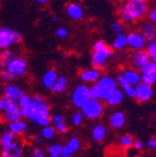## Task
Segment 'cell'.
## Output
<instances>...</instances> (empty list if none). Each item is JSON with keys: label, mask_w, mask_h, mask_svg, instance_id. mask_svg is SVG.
I'll return each mask as SVG.
<instances>
[{"label": "cell", "mask_w": 156, "mask_h": 157, "mask_svg": "<svg viewBox=\"0 0 156 157\" xmlns=\"http://www.w3.org/2000/svg\"><path fill=\"white\" fill-rule=\"evenodd\" d=\"M18 101H13L11 98L9 97H6V96H2L1 99H0V110L1 111H5L7 109L11 107H14V106H18Z\"/></svg>", "instance_id": "cell-30"}, {"label": "cell", "mask_w": 156, "mask_h": 157, "mask_svg": "<svg viewBox=\"0 0 156 157\" xmlns=\"http://www.w3.org/2000/svg\"><path fill=\"white\" fill-rule=\"evenodd\" d=\"M114 49L108 46L104 40H96L93 44L92 52V63L93 67L97 69H103L106 66L108 60L114 57Z\"/></svg>", "instance_id": "cell-4"}, {"label": "cell", "mask_w": 156, "mask_h": 157, "mask_svg": "<svg viewBox=\"0 0 156 157\" xmlns=\"http://www.w3.org/2000/svg\"><path fill=\"white\" fill-rule=\"evenodd\" d=\"M33 140H34V142L37 143V144H44L46 139H45V137L39 133V134L34 135V136H33Z\"/></svg>", "instance_id": "cell-45"}, {"label": "cell", "mask_w": 156, "mask_h": 157, "mask_svg": "<svg viewBox=\"0 0 156 157\" xmlns=\"http://www.w3.org/2000/svg\"><path fill=\"white\" fill-rule=\"evenodd\" d=\"M24 157H46L44 150L37 146H29L24 152Z\"/></svg>", "instance_id": "cell-28"}, {"label": "cell", "mask_w": 156, "mask_h": 157, "mask_svg": "<svg viewBox=\"0 0 156 157\" xmlns=\"http://www.w3.org/2000/svg\"><path fill=\"white\" fill-rule=\"evenodd\" d=\"M100 69H97L95 67H93L91 69H86L83 70L80 73V78L81 81H83L84 83H96L100 78Z\"/></svg>", "instance_id": "cell-16"}, {"label": "cell", "mask_w": 156, "mask_h": 157, "mask_svg": "<svg viewBox=\"0 0 156 157\" xmlns=\"http://www.w3.org/2000/svg\"><path fill=\"white\" fill-rule=\"evenodd\" d=\"M134 148H137V150H142L143 148V142L142 141H135L134 142V145H133Z\"/></svg>", "instance_id": "cell-48"}, {"label": "cell", "mask_w": 156, "mask_h": 157, "mask_svg": "<svg viewBox=\"0 0 156 157\" xmlns=\"http://www.w3.org/2000/svg\"><path fill=\"white\" fill-rule=\"evenodd\" d=\"M58 74H57L56 70L54 69H49L44 73L43 78H41V84L45 88H48V90H51L53 86L56 84L57 80H58Z\"/></svg>", "instance_id": "cell-21"}, {"label": "cell", "mask_w": 156, "mask_h": 157, "mask_svg": "<svg viewBox=\"0 0 156 157\" xmlns=\"http://www.w3.org/2000/svg\"><path fill=\"white\" fill-rule=\"evenodd\" d=\"M146 52H149L150 57H151V60L156 61V38L151 40V42H147V45L145 47Z\"/></svg>", "instance_id": "cell-36"}, {"label": "cell", "mask_w": 156, "mask_h": 157, "mask_svg": "<svg viewBox=\"0 0 156 157\" xmlns=\"http://www.w3.org/2000/svg\"><path fill=\"white\" fill-rule=\"evenodd\" d=\"M128 47V36L123 33H120V34H116L115 38L112 40L111 48L114 50H123Z\"/></svg>", "instance_id": "cell-23"}, {"label": "cell", "mask_w": 156, "mask_h": 157, "mask_svg": "<svg viewBox=\"0 0 156 157\" xmlns=\"http://www.w3.org/2000/svg\"><path fill=\"white\" fill-rule=\"evenodd\" d=\"M62 147L58 143L51 144L48 146V156L49 157H61L62 155Z\"/></svg>", "instance_id": "cell-33"}, {"label": "cell", "mask_w": 156, "mask_h": 157, "mask_svg": "<svg viewBox=\"0 0 156 157\" xmlns=\"http://www.w3.org/2000/svg\"><path fill=\"white\" fill-rule=\"evenodd\" d=\"M110 29L115 35L123 33V24H122L121 21H114V22L110 23Z\"/></svg>", "instance_id": "cell-37"}, {"label": "cell", "mask_w": 156, "mask_h": 157, "mask_svg": "<svg viewBox=\"0 0 156 157\" xmlns=\"http://www.w3.org/2000/svg\"><path fill=\"white\" fill-rule=\"evenodd\" d=\"M22 111H21V108L19 107V105L2 111V120L7 123H12L15 122V121H19L22 119Z\"/></svg>", "instance_id": "cell-15"}, {"label": "cell", "mask_w": 156, "mask_h": 157, "mask_svg": "<svg viewBox=\"0 0 156 157\" xmlns=\"http://www.w3.org/2000/svg\"><path fill=\"white\" fill-rule=\"evenodd\" d=\"M139 32L143 35L147 42H151L156 38V25L151 21H144L140 25Z\"/></svg>", "instance_id": "cell-14"}, {"label": "cell", "mask_w": 156, "mask_h": 157, "mask_svg": "<svg viewBox=\"0 0 156 157\" xmlns=\"http://www.w3.org/2000/svg\"><path fill=\"white\" fill-rule=\"evenodd\" d=\"M91 98H92L91 87L86 84H81V85L76 86L71 95L72 104L76 108H81L83 105H85Z\"/></svg>", "instance_id": "cell-8"}, {"label": "cell", "mask_w": 156, "mask_h": 157, "mask_svg": "<svg viewBox=\"0 0 156 157\" xmlns=\"http://www.w3.org/2000/svg\"><path fill=\"white\" fill-rule=\"evenodd\" d=\"M123 95H124V93L122 92V90L116 88L115 91L112 92V93L108 96L107 99H106L105 101L109 106H117L122 101V99H123Z\"/></svg>", "instance_id": "cell-26"}, {"label": "cell", "mask_w": 156, "mask_h": 157, "mask_svg": "<svg viewBox=\"0 0 156 157\" xmlns=\"http://www.w3.org/2000/svg\"><path fill=\"white\" fill-rule=\"evenodd\" d=\"M132 157H141V156H139V155H135V156H132Z\"/></svg>", "instance_id": "cell-53"}, {"label": "cell", "mask_w": 156, "mask_h": 157, "mask_svg": "<svg viewBox=\"0 0 156 157\" xmlns=\"http://www.w3.org/2000/svg\"><path fill=\"white\" fill-rule=\"evenodd\" d=\"M147 17H149V21H151L152 23L156 25V8H152L147 13Z\"/></svg>", "instance_id": "cell-44"}, {"label": "cell", "mask_w": 156, "mask_h": 157, "mask_svg": "<svg viewBox=\"0 0 156 157\" xmlns=\"http://www.w3.org/2000/svg\"><path fill=\"white\" fill-rule=\"evenodd\" d=\"M67 84H68L67 78H64V76H59L56 84L51 88V91L54 92V93H62V92L66 91Z\"/></svg>", "instance_id": "cell-29"}, {"label": "cell", "mask_w": 156, "mask_h": 157, "mask_svg": "<svg viewBox=\"0 0 156 157\" xmlns=\"http://www.w3.org/2000/svg\"><path fill=\"white\" fill-rule=\"evenodd\" d=\"M19 104V107L21 108V111H22V115L24 118H29L32 117L33 115V103H32V96L27 95V94H23L21 97L19 98L18 101Z\"/></svg>", "instance_id": "cell-13"}, {"label": "cell", "mask_w": 156, "mask_h": 157, "mask_svg": "<svg viewBox=\"0 0 156 157\" xmlns=\"http://www.w3.org/2000/svg\"><path fill=\"white\" fill-rule=\"evenodd\" d=\"M142 82L153 85L156 83V73H142Z\"/></svg>", "instance_id": "cell-38"}, {"label": "cell", "mask_w": 156, "mask_h": 157, "mask_svg": "<svg viewBox=\"0 0 156 157\" xmlns=\"http://www.w3.org/2000/svg\"><path fill=\"white\" fill-rule=\"evenodd\" d=\"M64 119H62V117H61L60 115H54L53 117H51V122L54 123V124H56V123L60 122V121H62Z\"/></svg>", "instance_id": "cell-47"}, {"label": "cell", "mask_w": 156, "mask_h": 157, "mask_svg": "<svg viewBox=\"0 0 156 157\" xmlns=\"http://www.w3.org/2000/svg\"><path fill=\"white\" fill-rule=\"evenodd\" d=\"M57 21H58V17H55V15H54V17H51V22H53V23H56Z\"/></svg>", "instance_id": "cell-50"}, {"label": "cell", "mask_w": 156, "mask_h": 157, "mask_svg": "<svg viewBox=\"0 0 156 157\" xmlns=\"http://www.w3.org/2000/svg\"><path fill=\"white\" fill-rule=\"evenodd\" d=\"M32 103L33 115L29 120L31 122L36 123L39 127H46L50 124V110L46 99L39 95H34L32 96Z\"/></svg>", "instance_id": "cell-2"}, {"label": "cell", "mask_w": 156, "mask_h": 157, "mask_svg": "<svg viewBox=\"0 0 156 157\" xmlns=\"http://www.w3.org/2000/svg\"><path fill=\"white\" fill-rule=\"evenodd\" d=\"M61 157H72V155H67V154H62Z\"/></svg>", "instance_id": "cell-51"}, {"label": "cell", "mask_w": 156, "mask_h": 157, "mask_svg": "<svg viewBox=\"0 0 156 157\" xmlns=\"http://www.w3.org/2000/svg\"><path fill=\"white\" fill-rule=\"evenodd\" d=\"M150 11L147 0H124L119 8V19L122 23L133 24L146 17Z\"/></svg>", "instance_id": "cell-1"}, {"label": "cell", "mask_w": 156, "mask_h": 157, "mask_svg": "<svg viewBox=\"0 0 156 157\" xmlns=\"http://www.w3.org/2000/svg\"><path fill=\"white\" fill-rule=\"evenodd\" d=\"M135 98L140 103H145V101H150L153 96V88H152V85H149V84L144 83V82H141L138 85H135Z\"/></svg>", "instance_id": "cell-12"}, {"label": "cell", "mask_w": 156, "mask_h": 157, "mask_svg": "<svg viewBox=\"0 0 156 157\" xmlns=\"http://www.w3.org/2000/svg\"><path fill=\"white\" fill-rule=\"evenodd\" d=\"M56 129L55 127H50V125H46V127H43L41 130V134L46 139V140H51L54 139L55 135H56Z\"/></svg>", "instance_id": "cell-34"}, {"label": "cell", "mask_w": 156, "mask_h": 157, "mask_svg": "<svg viewBox=\"0 0 156 157\" xmlns=\"http://www.w3.org/2000/svg\"><path fill=\"white\" fill-rule=\"evenodd\" d=\"M108 133V130H106L105 127L102 124H96L92 129V137L95 142H102L106 137V134Z\"/></svg>", "instance_id": "cell-27"}, {"label": "cell", "mask_w": 156, "mask_h": 157, "mask_svg": "<svg viewBox=\"0 0 156 157\" xmlns=\"http://www.w3.org/2000/svg\"><path fill=\"white\" fill-rule=\"evenodd\" d=\"M118 88V81L111 76L104 75L100 76L96 83H94L91 86V93L92 98L100 99V101H106L107 97Z\"/></svg>", "instance_id": "cell-3"}, {"label": "cell", "mask_w": 156, "mask_h": 157, "mask_svg": "<svg viewBox=\"0 0 156 157\" xmlns=\"http://www.w3.org/2000/svg\"><path fill=\"white\" fill-rule=\"evenodd\" d=\"M80 109L81 113L85 118L91 119V120H95V119H98L104 113V105H103L100 99L91 98L90 101L85 105H83Z\"/></svg>", "instance_id": "cell-7"}, {"label": "cell", "mask_w": 156, "mask_h": 157, "mask_svg": "<svg viewBox=\"0 0 156 157\" xmlns=\"http://www.w3.org/2000/svg\"><path fill=\"white\" fill-rule=\"evenodd\" d=\"M22 42V36L18 31L7 26H1L0 29V48L1 50L11 48L13 45Z\"/></svg>", "instance_id": "cell-5"}, {"label": "cell", "mask_w": 156, "mask_h": 157, "mask_svg": "<svg viewBox=\"0 0 156 157\" xmlns=\"http://www.w3.org/2000/svg\"><path fill=\"white\" fill-rule=\"evenodd\" d=\"M151 61V57H150L149 52H146V49H141V50H137L130 57V62L133 68L138 69L141 71L144 67H146L147 63Z\"/></svg>", "instance_id": "cell-10"}, {"label": "cell", "mask_w": 156, "mask_h": 157, "mask_svg": "<svg viewBox=\"0 0 156 157\" xmlns=\"http://www.w3.org/2000/svg\"><path fill=\"white\" fill-rule=\"evenodd\" d=\"M14 140H15L14 133H12L10 130L3 131L2 134H1V137H0V144H1V147L10 144V143L13 142Z\"/></svg>", "instance_id": "cell-31"}, {"label": "cell", "mask_w": 156, "mask_h": 157, "mask_svg": "<svg viewBox=\"0 0 156 157\" xmlns=\"http://www.w3.org/2000/svg\"><path fill=\"white\" fill-rule=\"evenodd\" d=\"M24 94L23 90L18 85L11 83H7L3 87V96L9 97L13 101H19V98Z\"/></svg>", "instance_id": "cell-19"}, {"label": "cell", "mask_w": 156, "mask_h": 157, "mask_svg": "<svg viewBox=\"0 0 156 157\" xmlns=\"http://www.w3.org/2000/svg\"><path fill=\"white\" fill-rule=\"evenodd\" d=\"M66 12L68 14V17L71 20H74V21L81 20L83 17V15H84V10H83L82 6L78 2L69 3L66 8Z\"/></svg>", "instance_id": "cell-18"}, {"label": "cell", "mask_w": 156, "mask_h": 157, "mask_svg": "<svg viewBox=\"0 0 156 157\" xmlns=\"http://www.w3.org/2000/svg\"><path fill=\"white\" fill-rule=\"evenodd\" d=\"M109 122L111 128H114V129H120L126 123V116L121 111H116V113H114L110 116Z\"/></svg>", "instance_id": "cell-25"}, {"label": "cell", "mask_w": 156, "mask_h": 157, "mask_svg": "<svg viewBox=\"0 0 156 157\" xmlns=\"http://www.w3.org/2000/svg\"><path fill=\"white\" fill-rule=\"evenodd\" d=\"M147 147L150 150H155L156 148V139L155 137H150L147 141Z\"/></svg>", "instance_id": "cell-46"}, {"label": "cell", "mask_w": 156, "mask_h": 157, "mask_svg": "<svg viewBox=\"0 0 156 157\" xmlns=\"http://www.w3.org/2000/svg\"><path fill=\"white\" fill-rule=\"evenodd\" d=\"M0 78H1V80H2L3 82H6V83H11V82L15 80L14 76H13L11 73H9V72H8L7 70H6V69H3V68L1 69Z\"/></svg>", "instance_id": "cell-39"}, {"label": "cell", "mask_w": 156, "mask_h": 157, "mask_svg": "<svg viewBox=\"0 0 156 157\" xmlns=\"http://www.w3.org/2000/svg\"><path fill=\"white\" fill-rule=\"evenodd\" d=\"M81 147V142L78 137H71L70 140L66 143L64 147H62V154L67 155H73L76 153Z\"/></svg>", "instance_id": "cell-22"}, {"label": "cell", "mask_w": 156, "mask_h": 157, "mask_svg": "<svg viewBox=\"0 0 156 157\" xmlns=\"http://www.w3.org/2000/svg\"><path fill=\"white\" fill-rule=\"evenodd\" d=\"M18 55H17V52L15 50H13V49L11 48H8V49H5V50H2L1 52V68L3 67V63L7 61H9V60H11V59L15 58Z\"/></svg>", "instance_id": "cell-32"}, {"label": "cell", "mask_w": 156, "mask_h": 157, "mask_svg": "<svg viewBox=\"0 0 156 157\" xmlns=\"http://www.w3.org/2000/svg\"><path fill=\"white\" fill-rule=\"evenodd\" d=\"M66 57H67V55L64 54V52H62V54H61V58H62V59H66Z\"/></svg>", "instance_id": "cell-52"}, {"label": "cell", "mask_w": 156, "mask_h": 157, "mask_svg": "<svg viewBox=\"0 0 156 157\" xmlns=\"http://www.w3.org/2000/svg\"><path fill=\"white\" fill-rule=\"evenodd\" d=\"M128 36V47L130 49H132L133 52L137 50H141V49H145L147 45V40L144 38V36L139 32V31H132L129 34H127Z\"/></svg>", "instance_id": "cell-11"}, {"label": "cell", "mask_w": 156, "mask_h": 157, "mask_svg": "<svg viewBox=\"0 0 156 157\" xmlns=\"http://www.w3.org/2000/svg\"><path fill=\"white\" fill-rule=\"evenodd\" d=\"M122 75L130 84H132L134 86L142 82V72L140 70H138V69L133 68V67L126 69L122 72Z\"/></svg>", "instance_id": "cell-17"}, {"label": "cell", "mask_w": 156, "mask_h": 157, "mask_svg": "<svg viewBox=\"0 0 156 157\" xmlns=\"http://www.w3.org/2000/svg\"><path fill=\"white\" fill-rule=\"evenodd\" d=\"M68 34H69V32L66 27H59V29H57V31H56V36L60 39L66 38V37L68 36Z\"/></svg>", "instance_id": "cell-43"}, {"label": "cell", "mask_w": 156, "mask_h": 157, "mask_svg": "<svg viewBox=\"0 0 156 157\" xmlns=\"http://www.w3.org/2000/svg\"><path fill=\"white\" fill-rule=\"evenodd\" d=\"M134 142H135V141L133 140V137H132L131 135H122L119 140V144L121 145L122 147H124V148H130V147H132L134 145Z\"/></svg>", "instance_id": "cell-35"}, {"label": "cell", "mask_w": 156, "mask_h": 157, "mask_svg": "<svg viewBox=\"0 0 156 157\" xmlns=\"http://www.w3.org/2000/svg\"><path fill=\"white\" fill-rule=\"evenodd\" d=\"M117 81H118V85L120 86V88L122 90V92L124 93V95H127L129 98H135V86L130 84L129 82L123 78L122 73H120L117 78Z\"/></svg>", "instance_id": "cell-20"}, {"label": "cell", "mask_w": 156, "mask_h": 157, "mask_svg": "<svg viewBox=\"0 0 156 157\" xmlns=\"http://www.w3.org/2000/svg\"><path fill=\"white\" fill-rule=\"evenodd\" d=\"M55 129H56V131L58 133H66L67 130H68V127H67L66 122L62 120V121H60V122L55 124Z\"/></svg>", "instance_id": "cell-41"}, {"label": "cell", "mask_w": 156, "mask_h": 157, "mask_svg": "<svg viewBox=\"0 0 156 157\" xmlns=\"http://www.w3.org/2000/svg\"><path fill=\"white\" fill-rule=\"evenodd\" d=\"M2 68L6 69L9 73L12 74L14 76V78H23L27 72V62L24 58L17 56L15 58L5 62Z\"/></svg>", "instance_id": "cell-6"}, {"label": "cell", "mask_w": 156, "mask_h": 157, "mask_svg": "<svg viewBox=\"0 0 156 157\" xmlns=\"http://www.w3.org/2000/svg\"><path fill=\"white\" fill-rule=\"evenodd\" d=\"M8 130H10L15 135H21L27 131V122L24 120H19L12 123H8Z\"/></svg>", "instance_id": "cell-24"}, {"label": "cell", "mask_w": 156, "mask_h": 157, "mask_svg": "<svg viewBox=\"0 0 156 157\" xmlns=\"http://www.w3.org/2000/svg\"><path fill=\"white\" fill-rule=\"evenodd\" d=\"M122 1H124V0H122Z\"/></svg>", "instance_id": "cell-54"}, {"label": "cell", "mask_w": 156, "mask_h": 157, "mask_svg": "<svg viewBox=\"0 0 156 157\" xmlns=\"http://www.w3.org/2000/svg\"><path fill=\"white\" fill-rule=\"evenodd\" d=\"M83 117H84V116H83L82 113H74L73 117H72V124L73 125H80L83 121Z\"/></svg>", "instance_id": "cell-42"}, {"label": "cell", "mask_w": 156, "mask_h": 157, "mask_svg": "<svg viewBox=\"0 0 156 157\" xmlns=\"http://www.w3.org/2000/svg\"><path fill=\"white\" fill-rule=\"evenodd\" d=\"M1 157H24V145L20 140H14L2 147Z\"/></svg>", "instance_id": "cell-9"}, {"label": "cell", "mask_w": 156, "mask_h": 157, "mask_svg": "<svg viewBox=\"0 0 156 157\" xmlns=\"http://www.w3.org/2000/svg\"><path fill=\"white\" fill-rule=\"evenodd\" d=\"M142 73H156V61L151 60L146 67H144L141 70Z\"/></svg>", "instance_id": "cell-40"}, {"label": "cell", "mask_w": 156, "mask_h": 157, "mask_svg": "<svg viewBox=\"0 0 156 157\" xmlns=\"http://www.w3.org/2000/svg\"><path fill=\"white\" fill-rule=\"evenodd\" d=\"M36 1L39 3V5H46V3L48 2L49 0H36Z\"/></svg>", "instance_id": "cell-49"}]
</instances>
